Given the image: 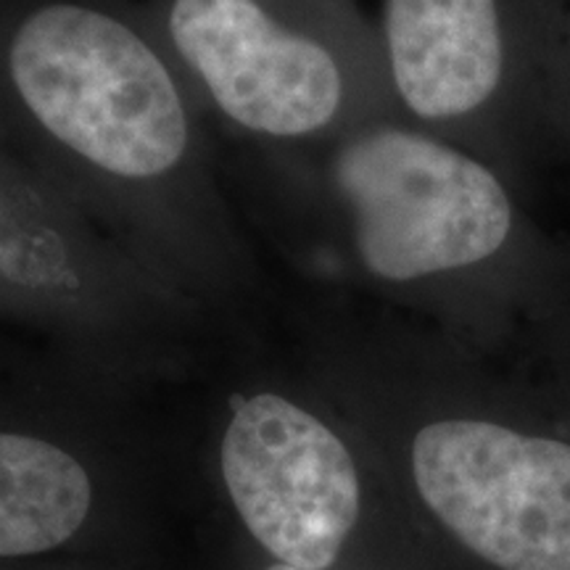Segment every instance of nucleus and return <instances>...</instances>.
Wrapping results in <instances>:
<instances>
[{"label": "nucleus", "mask_w": 570, "mask_h": 570, "mask_svg": "<svg viewBox=\"0 0 570 570\" xmlns=\"http://www.w3.org/2000/svg\"><path fill=\"white\" fill-rule=\"evenodd\" d=\"M0 570H188V568H183L180 562H40V566H19V568H0Z\"/></svg>", "instance_id": "6e6552de"}, {"label": "nucleus", "mask_w": 570, "mask_h": 570, "mask_svg": "<svg viewBox=\"0 0 570 570\" xmlns=\"http://www.w3.org/2000/svg\"><path fill=\"white\" fill-rule=\"evenodd\" d=\"M9 69L42 130L98 173L151 183L188 151V114L173 75L109 13L77 3L32 11L13 35Z\"/></svg>", "instance_id": "20e7f679"}, {"label": "nucleus", "mask_w": 570, "mask_h": 570, "mask_svg": "<svg viewBox=\"0 0 570 570\" xmlns=\"http://www.w3.org/2000/svg\"><path fill=\"white\" fill-rule=\"evenodd\" d=\"M204 483L206 547L298 570H436L341 404L275 383L235 389Z\"/></svg>", "instance_id": "f03ea898"}, {"label": "nucleus", "mask_w": 570, "mask_h": 570, "mask_svg": "<svg viewBox=\"0 0 570 570\" xmlns=\"http://www.w3.org/2000/svg\"><path fill=\"white\" fill-rule=\"evenodd\" d=\"M175 494L85 423L0 420V568L177 562Z\"/></svg>", "instance_id": "39448f33"}, {"label": "nucleus", "mask_w": 570, "mask_h": 570, "mask_svg": "<svg viewBox=\"0 0 570 570\" xmlns=\"http://www.w3.org/2000/svg\"><path fill=\"white\" fill-rule=\"evenodd\" d=\"M169 38L235 125L267 138H306L346 101L336 53L285 30L259 0H175Z\"/></svg>", "instance_id": "0eeeda50"}, {"label": "nucleus", "mask_w": 570, "mask_h": 570, "mask_svg": "<svg viewBox=\"0 0 570 570\" xmlns=\"http://www.w3.org/2000/svg\"><path fill=\"white\" fill-rule=\"evenodd\" d=\"M399 101L431 125L489 117L529 75L570 101V0H383Z\"/></svg>", "instance_id": "423d86ee"}, {"label": "nucleus", "mask_w": 570, "mask_h": 570, "mask_svg": "<svg viewBox=\"0 0 570 570\" xmlns=\"http://www.w3.org/2000/svg\"><path fill=\"white\" fill-rule=\"evenodd\" d=\"M212 558L204 570H298L288 566H277V562L254 558V554L238 550H223V547H209Z\"/></svg>", "instance_id": "1a4fd4ad"}, {"label": "nucleus", "mask_w": 570, "mask_h": 570, "mask_svg": "<svg viewBox=\"0 0 570 570\" xmlns=\"http://www.w3.org/2000/svg\"><path fill=\"white\" fill-rule=\"evenodd\" d=\"M333 394L436 570H570V367L449 352L367 362Z\"/></svg>", "instance_id": "f257e3e1"}, {"label": "nucleus", "mask_w": 570, "mask_h": 570, "mask_svg": "<svg viewBox=\"0 0 570 570\" xmlns=\"http://www.w3.org/2000/svg\"><path fill=\"white\" fill-rule=\"evenodd\" d=\"M331 180L356 265L389 288L497 267L525 238L491 164L410 127L375 125L341 142Z\"/></svg>", "instance_id": "7ed1b4c3"}]
</instances>
